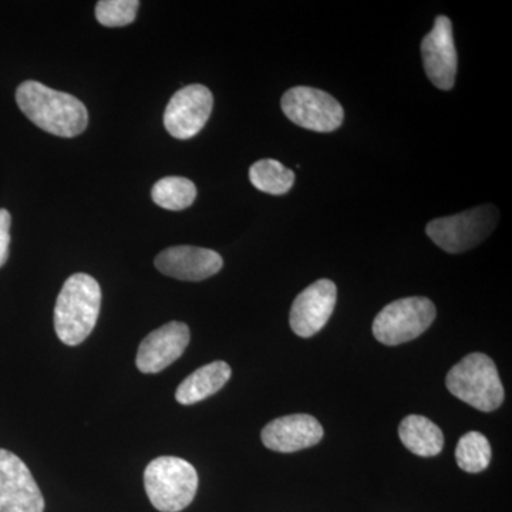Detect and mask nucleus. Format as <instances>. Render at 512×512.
Masks as SVG:
<instances>
[{"label": "nucleus", "mask_w": 512, "mask_h": 512, "mask_svg": "<svg viewBox=\"0 0 512 512\" xmlns=\"http://www.w3.org/2000/svg\"><path fill=\"white\" fill-rule=\"evenodd\" d=\"M338 289L329 279H319L299 293L289 313V325L301 338H312L325 328L335 311Z\"/></svg>", "instance_id": "11"}, {"label": "nucleus", "mask_w": 512, "mask_h": 512, "mask_svg": "<svg viewBox=\"0 0 512 512\" xmlns=\"http://www.w3.org/2000/svg\"><path fill=\"white\" fill-rule=\"evenodd\" d=\"M45 498L28 466L0 448V512H43Z\"/></svg>", "instance_id": "8"}, {"label": "nucleus", "mask_w": 512, "mask_h": 512, "mask_svg": "<svg viewBox=\"0 0 512 512\" xmlns=\"http://www.w3.org/2000/svg\"><path fill=\"white\" fill-rule=\"evenodd\" d=\"M249 180L256 190L271 195H282L291 191L295 183V174L279 161L266 158L251 165Z\"/></svg>", "instance_id": "17"}, {"label": "nucleus", "mask_w": 512, "mask_h": 512, "mask_svg": "<svg viewBox=\"0 0 512 512\" xmlns=\"http://www.w3.org/2000/svg\"><path fill=\"white\" fill-rule=\"evenodd\" d=\"M154 265L163 275L180 281L200 282L217 275L224 266L222 256L208 248L171 247L157 255Z\"/></svg>", "instance_id": "13"}, {"label": "nucleus", "mask_w": 512, "mask_h": 512, "mask_svg": "<svg viewBox=\"0 0 512 512\" xmlns=\"http://www.w3.org/2000/svg\"><path fill=\"white\" fill-rule=\"evenodd\" d=\"M144 487L158 511L180 512L197 494V470L183 458L158 457L144 471Z\"/></svg>", "instance_id": "4"}, {"label": "nucleus", "mask_w": 512, "mask_h": 512, "mask_svg": "<svg viewBox=\"0 0 512 512\" xmlns=\"http://www.w3.org/2000/svg\"><path fill=\"white\" fill-rule=\"evenodd\" d=\"M491 451L487 437L480 431H470L458 441L456 460L461 470L470 474H478L490 466Z\"/></svg>", "instance_id": "19"}, {"label": "nucleus", "mask_w": 512, "mask_h": 512, "mask_svg": "<svg viewBox=\"0 0 512 512\" xmlns=\"http://www.w3.org/2000/svg\"><path fill=\"white\" fill-rule=\"evenodd\" d=\"M151 198L164 210L183 211L194 204L197 187L188 178L165 177L154 185Z\"/></svg>", "instance_id": "18"}, {"label": "nucleus", "mask_w": 512, "mask_h": 512, "mask_svg": "<svg viewBox=\"0 0 512 512\" xmlns=\"http://www.w3.org/2000/svg\"><path fill=\"white\" fill-rule=\"evenodd\" d=\"M261 439L269 450L296 453L316 446L323 439V427L309 414H291L266 424Z\"/></svg>", "instance_id": "14"}, {"label": "nucleus", "mask_w": 512, "mask_h": 512, "mask_svg": "<svg viewBox=\"0 0 512 512\" xmlns=\"http://www.w3.org/2000/svg\"><path fill=\"white\" fill-rule=\"evenodd\" d=\"M214 96L202 84H190L171 97L164 113V126L177 140H190L205 127L212 113Z\"/></svg>", "instance_id": "9"}, {"label": "nucleus", "mask_w": 512, "mask_h": 512, "mask_svg": "<svg viewBox=\"0 0 512 512\" xmlns=\"http://www.w3.org/2000/svg\"><path fill=\"white\" fill-rule=\"evenodd\" d=\"M500 212L494 205H481L453 215L437 218L427 225L426 232L437 247L448 254H461L476 248L493 234Z\"/></svg>", "instance_id": "5"}, {"label": "nucleus", "mask_w": 512, "mask_h": 512, "mask_svg": "<svg viewBox=\"0 0 512 512\" xmlns=\"http://www.w3.org/2000/svg\"><path fill=\"white\" fill-rule=\"evenodd\" d=\"M16 101L33 124L53 136L76 137L89 124V113L82 101L33 80L20 84Z\"/></svg>", "instance_id": "1"}, {"label": "nucleus", "mask_w": 512, "mask_h": 512, "mask_svg": "<svg viewBox=\"0 0 512 512\" xmlns=\"http://www.w3.org/2000/svg\"><path fill=\"white\" fill-rule=\"evenodd\" d=\"M436 319V306L427 298L399 299L389 303L373 322V335L386 346H397L423 335Z\"/></svg>", "instance_id": "6"}, {"label": "nucleus", "mask_w": 512, "mask_h": 512, "mask_svg": "<svg viewBox=\"0 0 512 512\" xmlns=\"http://www.w3.org/2000/svg\"><path fill=\"white\" fill-rule=\"evenodd\" d=\"M101 289L87 274H74L57 296L55 329L64 345L77 346L89 338L99 318Z\"/></svg>", "instance_id": "2"}, {"label": "nucleus", "mask_w": 512, "mask_h": 512, "mask_svg": "<svg viewBox=\"0 0 512 512\" xmlns=\"http://www.w3.org/2000/svg\"><path fill=\"white\" fill-rule=\"evenodd\" d=\"M10 225H12V217L9 211L0 210V268L9 258Z\"/></svg>", "instance_id": "21"}, {"label": "nucleus", "mask_w": 512, "mask_h": 512, "mask_svg": "<svg viewBox=\"0 0 512 512\" xmlns=\"http://www.w3.org/2000/svg\"><path fill=\"white\" fill-rule=\"evenodd\" d=\"M185 323L170 322L151 332L138 348L136 365L143 373L163 372L180 359L190 343Z\"/></svg>", "instance_id": "12"}, {"label": "nucleus", "mask_w": 512, "mask_h": 512, "mask_svg": "<svg viewBox=\"0 0 512 512\" xmlns=\"http://www.w3.org/2000/svg\"><path fill=\"white\" fill-rule=\"evenodd\" d=\"M421 56L430 82L440 90L453 89L458 60L453 25L446 16H437L434 28L421 43Z\"/></svg>", "instance_id": "10"}, {"label": "nucleus", "mask_w": 512, "mask_h": 512, "mask_svg": "<svg viewBox=\"0 0 512 512\" xmlns=\"http://www.w3.org/2000/svg\"><path fill=\"white\" fill-rule=\"evenodd\" d=\"M448 392L480 412L490 413L504 402L497 366L484 353H471L448 372Z\"/></svg>", "instance_id": "3"}, {"label": "nucleus", "mask_w": 512, "mask_h": 512, "mask_svg": "<svg viewBox=\"0 0 512 512\" xmlns=\"http://www.w3.org/2000/svg\"><path fill=\"white\" fill-rule=\"evenodd\" d=\"M138 0H101L96 6V18L106 28H123L134 22Z\"/></svg>", "instance_id": "20"}, {"label": "nucleus", "mask_w": 512, "mask_h": 512, "mask_svg": "<svg viewBox=\"0 0 512 512\" xmlns=\"http://www.w3.org/2000/svg\"><path fill=\"white\" fill-rule=\"evenodd\" d=\"M232 370L228 363L217 360L210 365L200 367L191 373L183 383L178 386L175 399L184 406H191L220 392L222 387L231 379Z\"/></svg>", "instance_id": "15"}, {"label": "nucleus", "mask_w": 512, "mask_h": 512, "mask_svg": "<svg viewBox=\"0 0 512 512\" xmlns=\"http://www.w3.org/2000/svg\"><path fill=\"white\" fill-rule=\"evenodd\" d=\"M281 106L292 123L316 133H332L345 119L342 104L329 93L313 87H293L282 97Z\"/></svg>", "instance_id": "7"}, {"label": "nucleus", "mask_w": 512, "mask_h": 512, "mask_svg": "<svg viewBox=\"0 0 512 512\" xmlns=\"http://www.w3.org/2000/svg\"><path fill=\"white\" fill-rule=\"evenodd\" d=\"M400 440L407 450L420 457H434L441 453L444 447L443 431L427 417H404L399 426Z\"/></svg>", "instance_id": "16"}]
</instances>
